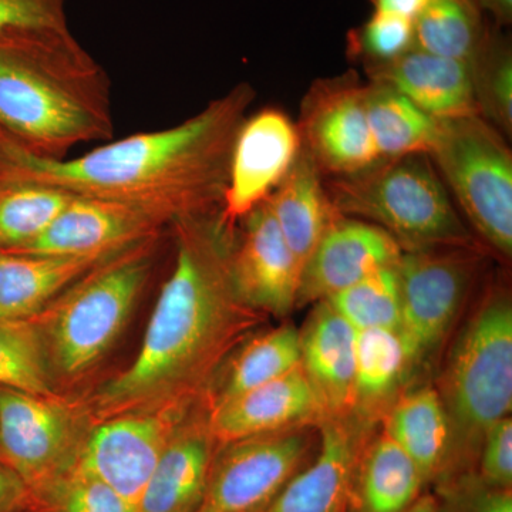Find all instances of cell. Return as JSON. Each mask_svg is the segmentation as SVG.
Segmentation results:
<instances>
[{"instance_id":"cell-34","label":"cell","mask_w":512,"mask_h":512,"mask_svg":"<svg viewBox=\"0 0 512 512\" xmlns=\"http://www.w3.org/2000/svg\"><path fill=\"white\" fill-rule=\"evenodd\" d=\"M47 512H138L109 485L74 466L36 500Z\"/></svg>"},{"instance_id":"cell-20","label":"cell","mask_w":512,"mask_h":512,"mask_svg":"<svg viewBox=\"0 0 512 512\" xmlns=\"http://www.w3.org/2000/svg\"><path fill=\"white\" fill-rule=\"evenodd\" d=\"M299 335L302 369L325 417L355 413L356 330L328 301H319Z\"/></svg>"},{"instance_id":"cell-43","label":"cell","mask_w":512,"mask_h":512,"mask_svg":"<svg viewBox=\"0 0 512 512\" xmlns=\"http://www.w3.org/2000/svg\"><path fill=\"white\" fill-rule=\"evenodd\" d=\"M13 144L15 143H12V140L0 130V168H2L3 161H5L6 153Z\"/></svg>"},{"instance_id":"cell-14","label":"cell","mask_w":512,"mask_h":512,"mask_svg":"<svg viewBox=\"0 0 512 512\" xmlns=\"http://www.w3.org/2000/svg\"><path fill=\"white\" fill-rule=\"evenodd\" d=\"M242 222L241 241L231 252L232 281L239 298L265 315L286 316L298 303L302 266L265 202Z\"/></svg>"},{"instance_id":"cell-16","label":"cell","mask_w":512,"mask_h":512,"mask_svg":"<svg viewBox=\"0 0 512 512\" xmlns=\"http://www.w3.org/2000/svg\"><path fill=\"white\" fill-rule=\"evenodd\" d=\"M369 421L355 413L320 421L315 457L264 512H348L353 473L369 441Z\"/></svg>"},{"instance_id":"cell-10","label":"cell","mask_w":512,"mask_h":512,"mask_svg":"<svg viewBox=\"0 0 512 512\" xmlns=\"http://www.w3.org/2000/svg\"><path fill=\"white\" fill-rule=\"evenodd\" d=\"M480 262L477 248L403 251L397 262L400 325L412 362L446 338L457 319Z\"/></svg>"},{"instance_id":"cell-9","label":"cell","mask_w":512,"mask_h":512,"mask_svg":"<svg viewBox=\"0 0 512 512\" xmlns=\"http://www.w3.org/2000/svg\"><path fill=\"white\" fill-rule=\"evenodd\" d=\"M83 437L70 410L53 397L0 387V461L35 504L76 466Z\"/></svg>"},{"instance_id":"cell-8","label":"cell","mask_w":512,"mask_h":512,"mask_svg":"<svg viewBox=\"0 0 512 512\" xmlns=\"http://www.w3.org/2000/svg\"><path fill=\"white\" fill-rule=\"evenodd\" d=\"M316 427H289L218 448L197 512H264L315 457Z\"/></svg>"},{"instance_id":"cell-4","label":"cell","mask_w":512,"mask_h":512,"mask_svg":"<svg viewBox=\"0 0 512 512\" xmlns=\"http://www.w3.org/2000/svg\"><path fill=\"white\" fill-rule=\"evenodd\" d=\"M325 188L340 215L384 229L403 251L477 248L427 154L383 158Z\"/></svg>"},{"instance_id":"cell-3","label":"cell","mask_w":512,"mask_h":512,"mask_svg":"<svg viewBox=\"0 0 512 512\" xmlns=\"http://www.w3.org/2000/svg\"><path fill=\"white\" fill-rule=\"evenodd\" d=\"M0 130L39 160L113 137L109 74L69 23L0 30Z\"/></svg>"},{"instance_id":"cell-2","label":"cell","mask_w":512,"mask_h":512,"mask_svg":"<svg viewBox=\"0 0 512 512\" xmlns=\"http://www.w3.org/2000/svg\"><path fill=\"white\" fill-rule=\"evenodd\" d=\"M254 99V87L239 83L177 126L131 134L74 158L39 160L13 144L0 177L123 202L171 227L220 210L232 147Z\"/></svg>"},{"instance_id":"cell-11","label":"cell","mask_w":512,"mask_h":512,"mask_svg":"<svg viewBox=\"0 0 512 512\" xmlns=\"http://www.w3.org/2000/svg\"><path fill=\"white\" fill-rule=\"evenodd\" d=\"M191 404L134 410L100 420L83 437L76 466L136 505Z\"/></svg>"},{"instance_id":"cell-36","label":"cell","mask_w":512,"mask_h":512,"mask_svg":"<svg viewBox=\"0 0 512 512\" xmlns=\"http://www.w3.org/2000/svg\"><path fill=\"white\" fill-rule=\"evenodd\" d=\"M440 512H512V488L484 484L476 473L440 484Z\"/></svg>"},{"instance_id":"cell-30","label":"cell","mask_w":512,"mask_h":512,"mask_svg":"<svg viewBox=\"0 0 512 512\" xmlns=\"http://www.w3.org/2000/svg\"><path fill=\"white\" fill-rule=\"evenodd\" d=\"M490 20L473 0H429L414 20V46L433 55L470 62Z\"/></svg>"},{"instance_id":"cell-37","label":"cell","mask_w":512,"mask_h":512,"mask_svg":"<svg viewBox=\"0 0 512 512\" xmlns=\"http://www.w3.org/2000/svg\"><path fill=\"white\" fill-rule=\"evenodd\" d=\"M477 477L495 488H512V420L505 417L485 431L478 451Z\"/></svg>"},{"instance_id":"cell-12","label":"cell","mask_w":512,"mask_h":512,"mask_svg":"<svg viewBox=\"0 0 512 512\" xmlns=\"http://www.w3.org/2000/svg\"><path fill=\"white\" fill-rule=\"evenodd\" d=\"M296 127L323 177L360 173L382 160L367 121L365 84L356 74L313 83Z\"/></svg>"},{"instance_id":"cell-31","label":"cell","mask_w":512,"mask_h":512,"mask_svg":"<svg viewBox=\"0 0 512 512\" xmlns=\"http://www.w3.org/2000/svg\"><path fill=\"white\" fill-rule=\"evenodd\" d=\"M478 116L505 137L512 134V46L490 20L483 42L468 62Z\"/></svg>"},{"instance_id":"cell-21","label":"cell","mask_w":512,"mask_h":512,"mask_svg":"<svg viewBox=\"0 0 512 512\" xmlns=\"http://www.w3.org/2000/svg\"><path fill=\"white\" fill-rule=\"evenodd\" d=\"M218 448L207 419L185 420L148 478L138 512H197Z\"/></svg>"},{"instance_id":"cell-7","label":"cell","mask_w":512,"mask_h":512,"mask_svg":"<svg viewBox=\"0 0 512 512\" xmlns=\"http://www.w3.org/2000/svg\"><path fill=\"white\" fill-rule=\"evenodd\" d=\"M480 238L512 255V154L505 136L480 116L440 120L429 154Z\"/></svg>"},{"instance_id":"cell-33","label":"cell","mask_w":512,"mask_h":512,"mask_svg":"<svg viewBox=\"0 0 512 512\" xmlns=\"http://www.w3.org/2000/svg\"><path fill=\"white\" fill-rule=\"evenodd\" d=\"M49 362L32 320L0 319V387L53 397Z\"/></svg>"},{"instance_id":"cell-41","label":"cell","mask_w":512,"mask_h":512,"mask_svg":"<svg viewBox=\"0 0 512 512\" xmlns=\"http://www.w3.org/2000/svg\"><path fill=\"white\" fill-rule=\"evenodd\" d=\"M478 9L491 18L498 28H507L512 22V0H473Z\"/></svg>"},{"instance_id":"cell-42","label":"cell","mask_w":512,"mask_h":512,"mask_svg":"<svg viewBox=\"0 0 512 512\" xmlns=\"http://www.w3.org/2000/svg\"><path fill=\"white\" fill-rule=\"evenodd\" d=\"M404 512H440L437 495L421 493L420 497Z\"/></svg>"},{"instance_id":"cell-29","label":"cell","mask_w":512,"mask_h":512,"mask_svg":"<svg viewBox=\"0 0 512 512\" xmlns=\"http://www.w3.org/2000/svg\"><path fill=\"white\" fill-rule=\"evenodd\" d=\"M410 363L412 359L399 330L356 332L355 414L370 420L384 400L392 396Z\"/></svg>"},{"instance_id":"cell-13","label":"cell","mask_w":512,"mask_h":512,"mask_svg":"<svg viewBox=\"0 0 512 512\" xmlns=\"http://www.w3.org/2000/svg\"><path fill=\"white\" fill-rule=\"evenodd\" d=\"M301 150L298 127L284 111L264 109L239 128L228 183L222 197L221 224L234 231L281 184Z\"/></svg>"},{"instance_id":"cell-18","label":"cell","mask_w":512,"mask_h":512,"mask_svg":"<svg viewBox=\"0 0 512 512\" xmlns=\"http://www.w3.org/2000/svg\"><path fill=\"white\" fill-rule=\"evenodd\" d=\"M323 419L322 404L302 365L279 379L212 404L207 417L220 447L289 427L318 426Z\"/></svg>"},{"instance_id":"cell-45","label":"cell","mask_w":512,"mask_h":512,"mask_svg":"<svg viewBox=\"0 0 512 512\" xmlns=\"http://www.w3.org/2000/svg\"><path fill=\"white\" fill-rule=\"evenodd\" d=\"M0 252H2V251H0Z\"/></svg>"},{"instance_id":"cell-25","label":"cell","mask_w":512,"mask_h":512,"mask_svg":"<svg viewBox=\"0 0 512 512\" xmlns=\"http://www.w3.org/2000/svg\"><path fill=\"white\" fill-rule=\"evenodd\" d=\"M426 480L386 434L367 441L350 485L348 512H404L424 493Z\"/></svg>"},{"instance_id":"cell-22","label":"cell","mask_w":512,"mask_h":512,"mask_svg":"<svg viewBox=\"0 0 512 512\" xmlns=\"http://www.w3.org/2000/svg\"><path fill=\"white\" fill-rule=\"evenodd\" d=\"M109 256L0 252V319H35L57 296Z\"/></svg>"},{"instance_id":"cell-40","label":"cell","mask_w":512,"mask_h":512,"mask_svg":"<svg viewBox=\"0 0 512 512\" xmlns=\"http://www.w3.org/2000/svg\"><path fill=\"white\" fill-rule=\"evenodd\" d=\"M429 0H369L375 12L386 15L399 16V18L414 20L419 18Z\"/></svg>"},{"instance_id":"cell-6","label":"cell","mask_w":512,"mask_h":512,"mask_svg":"<svg viewBox=\"0 0 512 512\" xmlns=\"http://www.w3.org/2000/svg\"><path fill=\"white\" fill-rule=\"evenodd\" d=\"M440 386L453 434L447 481L468 474L467 464L477 460L485 431L511 414L512 306L507 293H491L467 323Z\"/></svg>"},{"instance_id":"cell-19","label":"cell","mask_w":512,"mask_h":512,"mask_svg":"<svg viewBox=\"0 0 512 512\" xmlns=\"http://www.w3.org/2000/svg\"><path fill=\"white\" fill-rule=\"evenodd\" d=\"M365 70L370 82L392 87L434 119L478 116L466 62L413 47L397 59Z\"/></svg>"},{"instance_id":"cell-38","label":"cell","mask_w":512,"mask_h":512,"mask_svg":"<svg viewBox=\"0 0 512 512\" xmlns=\"http://www.w3.org/2000/svg\"><path fill=\"white\" fill-rule=\"evenodd\" d=\"M67 0H0V30L67 25Z\"/></svg>"},{"instance_id":"cell-28","label":"cell","mask_w":512,"mask_h":512,"mask_svg":"<svg viewBox=\"0 0 512 512\" xmlns=\"http://www.w3.org/2000/svg\"><path fill=\"white\" fill-rule=\"evenodd\" d=\"M73 194L52 185L0 177V251L28 247L46 231Z\"/></svg>"},{"instance_id":"cell-39","label":"cell","mask_w":512,"mask_h":512,"mask_svg":"<svg viewBox=\"0 0 512 512\" xmlns=\"http://www.w3.org/2000/svg\"><path fill=\"white\" fill-rule=\"evenodd\" d=\"M36 507L32 494L20 478L0 467V512H23Z\"/></svg>"},{"instance_id":"cell-17","label":"cell","mask_w":512,"mask_h":512,"mask_svg":"<svg viewBox=\"0 0 512 512\" xmlns=\"http://www.w3.org/2000/svg\"><path fill=\"white\" fill-rule=\"evenodd\" d=\"M402 254L384 229L338 214L303 266L296 306L325 301L377 269L396 265Z\"/></svg>"},{"instance_id":"cell-44","label":"cell","mask_w":512,"mask_h":512,"mask_svg":"<svg viewBox=\"0 0 512 512\" xmlns=\"http://www.w3.org/2000/svg\"><path fill=\"white\" fill-rule=\"evenodd\" d=\"M23 512H47V511L42 510V508H39V507H32V508H29V510H26Z\"/></svg>"},{"instance_id":"cell-24","label":"cell","mask_w":512,"mask_h":512,"mask_svg":"<svg viewBox=\"0 0 512 512\" xmlns=\"http://www.w3.org/2000/svg\"><path fill=\"white\" fill-rule=\"evenodd\" d=\"M419 468L426 483L446 480L453 453V434L439 390H410L396 400L384 419V431Z\"/></svg>"},{"instance_id":"cell-23","label":"cell","mask_w":512,"mask_h":512,"mask_svg":"<svg viewBox=\"0 0 512 512\" xmlns=\"http://www.w3.org/2000/svg\"><path fill=\"white\" fill-rule=\"evenodd\" d=\"M265 204L303 269L339 214L329 200L325 177L305 148L301 146L288 174Z\"/></svg>"},{"instance_id":"cell-27","label":"cell","mask_w":512,"mask_h":512,"mask_svg":"<svg viewBox=\"0 0 512 512\" xmlns=\"http://www.w3.org/2000/svg\"><path fill=\"white\" fill-rule=\"evenodd\" d=\"M301 366V335L291 323L252 335L232 356L214 402L220 403L288 375Z\"/></svg>"},{"instance_id":"cell-26","label":"cell","mask_w":512,"mask_h":512,"mask_svg":"<svg viewBox=\"0 0 512 512\" xmlns=\"http://www.w3.org/2000/svg\"><path fill=\"white\" fill-rule=\"evenodd\" d=\"M370 133L380 158L427 154L436 143L440 120L386 84H365Z\"/></svg>"},{"instance_id":"cell-15","label":"cell","mask_w":512,"mask_h":512,"mask_svg":"<svg viewBox=\"0 0 512 512\" xmlns=\"http://www.w3.org/2000/svg\"><path fill=\"white\" fill-rule=\"evenodd\" d=\"M167 224L156 215L103 198L79 197L23 254L113 255L143 239L161 234Z\"/></svg>"},{"instance_id":"cell-32","label":"cell","mask_w":512,"mask_h":512,"mask_svg":"<svg viewBox=\"0 0 512 512\" xmlns=\"http://www.w3.org/2000/svg\"><path fill=\"white\" fill-rule=\"evenodd\" d=\"M356 332L399 330L400 285L397 264L384 266L325 299Z\"/></svg>"},{"instance_id":"cell-35","label":"cell","mask_w":512,"mask_h":512,"mask_svg":"<svg viewBox=\"0 0 512 512\" xmlns=\"http://www.w3.org/2000/svg\"><path fill=\"white\" fill-rule=\"evenodd\" d=\"M414 46L412 20L373 12L363 25L348 33V55L363 66L390 62Z\"/></svg>"},{"instance_id":"cell-5","label":"cell","mask_w":512,"mask_h":512,"mask_svg":"<svg viewBox=\"0 0 512 512\" xmlns=\"http://www.w3.org/2000/svg\"><path fill=\"white\" fill-rule=\"evenodd\" d=\"M143 239L93 266L36 316L47 362L76 377L104 356L120 335L154 266L158 238Z\"/></svg>"},{"instance_id":"cell-1","label":"cell","mask_w":512,"mask_h":512,"mask_svg":"<svg viewBox=\"0 0 512 512\" xmlns=\"http://www.w3.org/2000/svg\"><path fill=\"white\" fill-rule=\"evenodd\" d=\"M218 211L171 224L175 264L136 359L104 384L94 417L191 404L231 353L254 335L265 313L239 298L231 275L232 235Z\"/></svg>"}]
</instances>
